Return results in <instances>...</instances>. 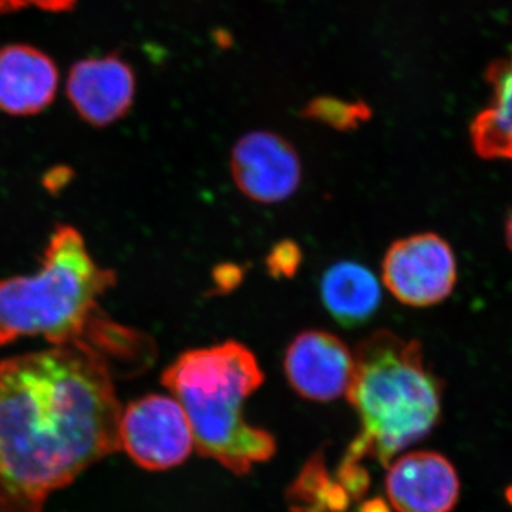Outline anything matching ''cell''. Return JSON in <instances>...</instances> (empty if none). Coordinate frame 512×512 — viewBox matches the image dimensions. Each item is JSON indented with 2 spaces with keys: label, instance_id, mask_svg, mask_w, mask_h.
<instances>
[{
  "label": "cell",
  "instance_id": "6",
  "mask_svg": "<svg viewBox=\"0 0 512 512\" xmlns=\"http://www.w3.org/2000/svg\"><path fill=\"white\" fill-rule=\"evenodd\" d=\"M192 446L190 420L175 397L147 394L121 413L120 447L144 470L180 466L190 457Z\"/></svg>",
  "mask_w": 512,
  "mask_h": 512
},
{
  "label": "cell",
  "instance_id": "7",
  "mask_svg": "<svg viewBox=\"0 0 512 512\" xmlns=\"http://www.w3.org/2000/svg\"><path fill=\"white\" fill-rule=\"evenodd\" d=\"M231 174L248 200L279 204L301 187L302 163L286 138L272 131H251L232 148Z\"/></svg>",
  "mask_w": 512,
  "mask_h": 512
},
{
  "label": "cell",
  "instance_id": "10",
  "mask_svg": "<svg viewBox=\"0 0 512 512\" xmlns=\"http://www.w3.org/2000/svg\"><path fill=\"white\" fill-rule=\"evenodd\" d=\"M134 96L136 74L117 55L79 60L67 77L70 103L93 126H109L126 116Z\"/></svg>",
  "mask_w": 512,
  "mask_h": 512
},
{
  "label": "cell",
  "instance_id": "11",
  "mask_svg": "<svg viewBox=\"0 0 512 512\" xmlns=\"http://www.w3.org/2000/svg\"><path fill=\"white\" fill-rule=\"evenodd\" d=\"M59 70L52 57L28 45L0 49V110L32 116L55 100Z\"/></svg>",
  "mask_w": 512,
  "mask_h": 512
},
{
  "label": "cell",
  "instance_id": "4",
  "mask_svg": "<svg viewBox=\"0 0 512 512\" xmlns=\"http://www.w3.org/2000/svg\"><path fill=\"white\" fill-rule=\"evenodd\" d=\"M251 349L235 340L185 350L164 370V386L184 407L201 456L244 476L276 451L269 431L251 426L242 404L264 384Z\"/></svg>",
  "mask_w": 512,
  "mask_h": 512
},
{
  "label": "cell",
  "instance_id": "20",
  "mask_svg": "<svg viewBox=\"0 0 512 512\" xmlns=\"http://www.w3.org/2000/svg\"><path fill=\"white\" fill-rule=\"evenodd\" d=\"M505 242H507L508 248L512 252V214L505 222Z\"/></svg>",
  "mask_w": 512,
  "mask_h": 512
},
{
  "label": "cell",
  "instance_id": "12",
  "mask_svg": "<svg viewBox=\"0 0 512 512\" xmlns=\"http://www.w3.org/2000/svg\"><path fill=\"white\" fill-rule=\"evenodd\" d=\"M320 299L330 318L340 326L359 328L379 311L382 286L367 266L356 261H339L323 272Z\"/></svg>",
  "mask_w": 512,
  "mask_h": 512
},
{
  "label": "cell",
  "instance_id": "17",
  "mask_svg": "<svg viewBox=\"0 0 512 512\" xmlns=\"http://www.w3.org/2000/svg\"><path fill=\"white\" fill-rule=\"evenodd\" d=\"M77 0H0V15L18 12L20 9L36 6L49 12H67L72 10Z\"/></svg>",
  "mask_w": 512,
  "mask_h": 512
},
{
  "label": "cell",
  "instance_id": "19",
  "mask_svg": "<svg viewBox=\"0 0 512 512\" xmlns=\"http://www.w3.org/2000/svg\"><path fill=\"white\" fill-rule=\"evenodd\" d=\"M359 512H390V508L382 498H375L360 505Z\"/></svg>",
  "mask_w": 512,
  "mask_h": 512
},
{
  "label": "cell",
  "instance_id": "16",
  "mask_svg": "<svg viewBox=\"0 0 512 512\" xmlns=\"http://www.w3.org/2000/svg\"><path fill=\"white\" fill-rule=\"evenodd\" d=\"M302 264V251L298 244L289 239L278 242L266 256L268 272L274 278H292Z\"/></svg>",
  "mask_w": 512,
  "mask_h": 512
},
{
  "label": "cell",
  "instance_id": "5",
  "mask_svg": "<svg viewBox=\"0 0 512 512\" xmlns=\"http://www.w3.org/2000/svg\"><path fill=\"white\" fill-rule=\"evenodd\" d=\"M457 259L446 239L420 232L397 239L382 262V281L394 298L410 308H430L456 288Z\"/></svg>",
  "mask_w": 512,
  "mask_h": 512
},
{
  "label": "cell",
  "instance_id": "9",
  "mask_svg": "<svg viewBox=\"0 0 512 512\" xmlns=\"http://www.w3.org/2000/svg\"><path fill=\"white\" fill-rule=\"evenodd\" d=\"M386 494L397 512H451L461 484L451 461L436 451H413L389 464Z\"/></svg>",
  "mask_w": 512,
  "mask_h": 512
},
{
  "label": "cell",
  "instance_id": "18",
  "mask_svg": "<svg viewBox=\"0 0 512 512\" xmlns=\"http://www.w3.org/2000/svg\"><path fill=\"white\" fill-rule=\"evenodd\" d=\"M239 282V268L232 265L220 266L215 275V284H218L224 291H229L232 286Z\"/></svg>",
  "mask_w": 512,
  "mask_h": 512
},
{
  "label": "cell",
  "instance_id": "1",
  "mask_svg": "<svg viewBox=\"0 0 512 512\" xmlns=\"http://www.w3.org/2000/svg\"><path fill=\"white\" fill-rule=\"evenodd\" d=\"M121 410L106 357L56 346L0 362V485L42 508L120 450Z\"/></svg>",
  "mask_w": 512,
  "mask_h": 512
},
{
  "label": "cell",
  "instance_id": "21",
  "mask_svg": "<svg viewBox=\"0 0 512 512\" xmlns=\"http://www.w3.org/2000/svg\"><path fill=\"white\" fill-rule=\"evenodd\" d=\"M505 500H507V503L512 507V485L505 490Z\"/></svg>",
  "mask_w": 512,
  "mask_h": 512
},
{
  "label": "cell",
  "instance_id": "8",
  "mask_svg": "<svg viewBox=\"0 0 512 512\" xmlns=\"http://www.w3.org/2000/svg\"><path fill=\"white\" fill-rule=\"evenodd\" d=\"M353 369L352 350L326 330H305L286 349V379L299 396L311 402H333L346 394Z\"/></svg>",
  "mask_w": 512,
  "mask_h": 512
},
{
  "label": "cell",
  "instance_id": "15",
  "mask_svg": "<svg viewBox=\"0 0 512 512\" xmlns=\"http://www.w3.org/2000/svg\"><path fill=\"white\" fill-rule=\"evenodd\" d=\"M306 119L318 121L339 131L355 130L372 117L363 101H346L335 97H318L302 111Z\"/></svg>",
  "mask_w": 512,
  "mask_h": 512
},
{
  "label": "cell",
  "instance_id": "2",
  "mask_svg": "<svg viewBox=\"0 0 512 512\" xmlns=\"http://www.w3.org/2000/svg\"><path fill=\"white\" fill-rule=\"evenodd\" d=\"M349 403L360 431L343 461L362 464L373 458L389 466L394 456L426 439L439 424L443 382L427 363L423 345L382 329L355 350Z\"/></svg>",
  "mask_w": 512,
  "mask_h": 512
},
{
  "label": "cell",
  "instance_id": "3",
  "mask_svg": "<svg viewBox=\"0 0 512 512\" xmlns=\"http://www.w3.org/2000/svg\"><path fill=\"white\" fill-rule=\"evenodd\" d=\"M116 284L70 225L50 237L39 271L0 279V346L42 336L56 346L103 348L113 322L96 315L97 301Z\"/></svg>",
  "mask_w": 512,
  "mask_h": 512
},
{
  "label": "cell",
  "instance_id": "13",
  "mask_svg": "<svg viewBox=\"0 0 512 512\" xmlns=\"http://www.w3.org/2000/svg\"><path fill=\"white\" fill-rule=\"evenodd\" d=\"M493 99L470 126L471 144L484 160L512 161V55L488 69Z\"/></svg>",
  "mask_w": 512,
  "mask_h": 512
},
{
  "label": "cell",
  "instance_id": "14",
  "mask_svg": "<svg viewBox=\"0 0 512 512\" xmlns=\"http://www.w3.org/2000/svg\"><path fill=\"white\" fill-rule=\"evenodd\" d=\"M296 510L305 512H340L349 505L350 494L339 483L329 480L325 466L313 458L292 488Z\"/></svg>",
  "mask_w": 512,
  "mask_h": 512
}]
</instances>
